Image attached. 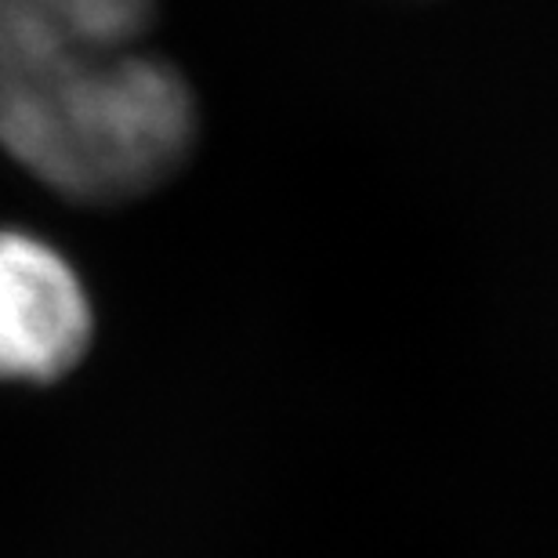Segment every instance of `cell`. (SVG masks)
<instances>
[{
	"label": "cell",
	"instance_id": "obj_2",
	"mask_svg": "<svg viewBox=\"0 0 558 558\" xmlns=\"http://www.w3.org/2000/svg\"><path fill=\"white\" fill-rule=\"evenodd\" d=\"M92 330V301L65 254L33 232L0 229V381L70 374Z\"/></svg>",
	"mask_w": 558,
	"mask_h": 558
},
{
	"label": "cell",
	"instance_id": "obj_1",
	"mask_svg": "<svg viewBox=\"0 0 558 558\" xmlns=\"http://www.w3.org/2000/svg\"><path fill=\"white\" fill-rule=\"evenodd\" d=\"M196 142L193 84L142 48L54 65L0 92V149L76 204L153 193Z\"/></svg>",
	"mask_w": 558,
	"mask_h": 558
},
{
	"label": "cell",
	"instance_id": "obj_3",
	"mask_svg": "<svg viewBox=\"0 0 558 558\" xmlns=\"http://www.w3.org/2000/svg\"><path fill=\"white\" fill-rule=\"evenodd\" d=\"M156 0H0V92L54 65L138 48Z\"/></svg>",
	"mask_w": 558,
	"mask_h": 558
}]
</instances>
